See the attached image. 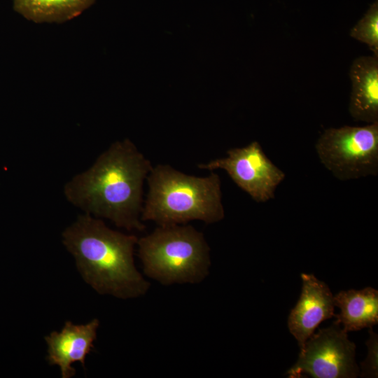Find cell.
Instances as JSON below:
<instances>
[{
    "label": "cell",
    "instance_id": "obj_1",
    "mask_svg": "<svg viewBox=\"0 0 378 378\" xmlns=\"http://www.w3.org/2000/svg\"><path fill=\"white\" fill-rule=\"evenodd\" d=\"M152 165L129 139L112 144L86 171L64 187L76 207L117 227L142 231L143 185Z\"/></svg>",
    "mask_w": 378,
    "mask_h": 378
},
{
    "label": "cell",
    "instance_id": "obj_2",
    "mask_svg": "<svg viewBox=\"0 0 378 378\" xmlns=\"http://www.w3.org/2000/svg\"><path fill=\"white\" fill-rule=\"evenodd\" d=\"M137 241L135 235L113 230L86 213L62 233L83 279L97 293L121 299L142 296L150 287L134 265Z\"/></svg>",
    "mask_w": 378,
    "mask_h": 378
},
{
    "label": "cell",
    "instance_id": "obj_3",
    "mask_svg": "<svg viewBox=\"0 0 378 378\" xmlns=\"http://www.w3.org/2000/svg\"><path fill=\"white\" fill-rule=\"evenodd\" d=\"M148 194L141 219L158 225H181L198 220L207 224L225 217L219 176L186 174L169 164L152 167L146 178Z\"/></svg>",
    "mask_w": 378,
    "mask_h": 378
},
{
    "label": "cell",
    "instance_id": "obj_4",
    "mask_svg": "<svg viewBox=\"0 0 378 378\" xmlns=\"http://www.w3.org/2000/svg\"><path fill=\"white\" fill-rule=\"evenodd\" d=\"M136 245L144 272L162 285L197 284L209 274V246L192 225H158Z\"/></svg>",
    "mask_w": 378,
    "mask_h": 378
},
{
    "label": "cell",
    "instance_id": "obj_5",
    "mask_svg": "<svg viewBox=\"0 0 378 378\" xmlns=\"http://www.w3.org/2000/svg\"><path fill=\"white\" fill-rule=\"evenodd\" d=\"M321 163L336 178L349 181L378 174V122L329 127L315 144Z\"/></svg>",
    "mask_w": 378,
    "mask_h": 378
},
{
    "label": "cell",
    "instance_id": "obj_6",
    "mask_svg": "<svg viewBox=\"0 0 378 378\" xmlns=\"http://www.w3.org/2000/svg\"><path fill=\"white\" fill-rule=\"evenodd\" d=\"M356 345L339 323L321 328L300 348L298 360L288 370L290 378L308 374L314 378H354L359 370L355 361Z\"/></svg>",
    "mask_w": 378,
    "mask_h": 378
},
{
    "label": "cell",
    "instance_id": "obj_7",
    "mask_svg": "<svg viewBox=\"0 0 378 378\" xmlns=\"http://www.w3.org/2000/svg\"><path fill=\"white\" fill-rule=\"evenodd\" d=\"M198 168L223 169L239 188L258 203L274 199L276 188L286 177L257 141L241 148L229 149L226 156L200 164Z\"/></svg>",
    "mask_w": 378,
    "mask_h": 378
},
{
    "label": "cell",
    "instance_id": "obj_8",
    "mask_svg": "<svg viewBox=\"0 0 378 378\" xmlns=\"http://www.w3.org/2000/svg\"><path fill=\"white\" fill-rule=\"evenodd\" d=\"M302 286L299 300L288 319L290 332L300 348L319 324L334 316V296L328 285L313 274H301Z\"/></svg>",
    "mask_w": 378,
    "mask_h": 378
},
{
    "label": "cell",
    "instance_id": "obj_9",
    "mask_svg": "<svg viewBox=\"0 0 378 378\" xmlns=\"http://www.w3.org/2000/svg\"><path fill=\"white\" fill-rule=\"evenodd\" d=\"M99 326L97 318L84 325L67 321L59 332L54 331L45 337L47 360L50 365L59 367L62 378H70L76 374L71 366L74 363L78 361L84 366L86 356L94 348Z\"/></svg>",
    "mask_w": 378,
    "mask_h": 378
},
{
    "label": "cell",
    "instance_id": "obj_10",
    "mask_svg": "<svg viewBox=\"0 0 378 378\" xmlns=\"http://www.w3.org/2000/svg\"><path fill=\"white\" fill-rule=\"evenodd\" d=\"M349 76L351 83L349 114L357 121L378 122V55L355 58Z\"/></svg>",
    "mask_w": 378,
    "mask_h": 378
},
{
    "label": "cell",
    "instance_id": "obj_11",
    "mask_svg": "<svg viewBox=\"0 0 378 378\" xmlns=\"http://www.w3.org/2000/svg\"><path fill=\"white\" fill-rule=\"evenodd\" d=\"M334 303L340 309L334 314L335 321L346 332L372 328L378 323V291L373 288L342 290L334 296Z\"/></svg>",
    "mask_w": 378,
    "mask_h": 378
},
{
    "label": "cell",
    "instance_id": "obj_12",
    "mask_svg": "<svg viewBox=\"0 0 378 378\" xmlns=\"http://www.w3.org/2000/svg\"><path fill=\"white\" fill-rule=\"evenodd\" d=\"M95 0H13V9L36 23L70 20L90 8Z\"/></svg>",
    "mask_w": 378,
    "mask_h": 378
},
{
    "label": "cell",
    "instance_id": "obj_13",
    "mask_svg": "<svg viewBox=\"0 0 378 378\" xmlns=\"http://www.w3.org/2000/svg\"><path fill=\"white\" fill-rule=\"evenodd\" d=\"M350 36L366 44L378 55V2L376 0L372 4L365 15L351 29Z\"/></svg>",
    "mask_w": 378,
    "mask_h": 378
},
{
    "label": "cell",
    "instance_id": "obj_14",
    "mask_svg": "<svg viewBox=\"0 0 378 378\" xmlns=\"http://www.w3.org/2000/svg\"><path fill=\"white\" fill-rule=\"evenodd\" d=\"M370 337L367 341L368 354L366 360L362 363V377H377V335L372 329L369 331Z\"/></svg>",
    "mask_w": 378,
    "mask_h": 378
}]
</instances>
